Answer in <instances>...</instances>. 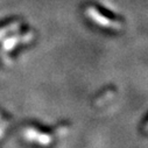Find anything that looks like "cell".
I'll return each mask as SVG.
<instances>
[{"label": "cell", "instance_id": "obj_1", "mask_svg": "<svg viewBox=\"0 0 148 148\" xmlns=\"http://www.w3.org/2000/svg\"><path fill=\"white\" fill-rule=\"evenodd\" d=\"M147 128H148V127H147Z\"/></svg>", "mask_w": 148, "mask_h": 148}]
</instances>
